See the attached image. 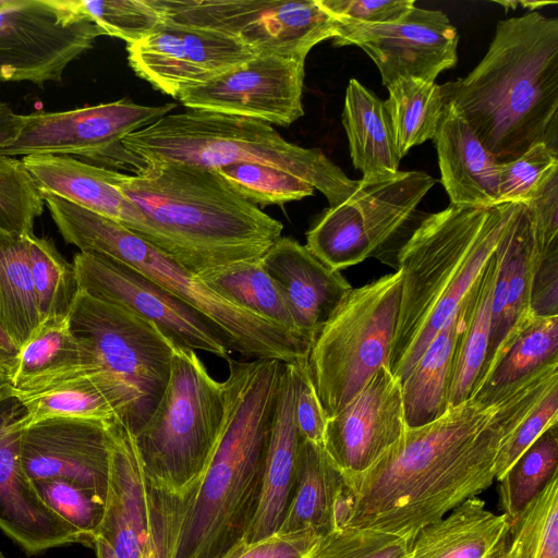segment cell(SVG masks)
<instances>
[{
  "mask_svg": "<svg viewBox=\"0 0 558 558\" xmlns=\"http://www.w3.org/2000/svg\"><path fill=\"white\" fill-rule=\"evenodd\" d=\"M301 436L294 417V386L290 363H283L265 457L255 514L244 539L278 532L290 500Z\"/></svg>",
  "mask_w": 558,
  "mask_h": 558,
  "instance_id": "d4e9b609",
  "label": "cell"
},
{
  "mask_svg": "<svg viewBox=\"0 0 558 558\" xmlns=\"http://www.w3.org/2000/svg\"><path fill=\"white\" fill-rule=\"evenodd\" d=\"M135 174L109 169L111 182L138 208L150 244L195 275L260 258L283 226L239 195L216 169L160 162Z\"/></svg>",
  "mask_w": 558,
  "mask_h": 558,
  "instance_id": "3957f363",
  "label": "cell"
},
{
  "mask_svg": "<svg viewBox=\"0 0 558 558\" xmlns=\"http://www.w3.org/2000/svg\"><path fill=\"white\" fill-rule=\"evenodd\" d=\"M505 239L509 267L506 302L500 322L490 336L487 357L477 385L515 336L535 317L531 311V289L542 255L537 248L527 207L524 203L519 204L506 230Z\"/></svg>",
  "mask_w": 558,
  "mask_h": 558,
  "instance_id": "f546056e",
  "label": "cell"
},
{
  "mask_svg": "<svg viewBox=\"0 0 558 558\" xmlns=\"http://www.w3.org/2000/svg\"><path fill=\"white\" fill-rule=\"evenodd\" d=\"M22 161L43 193L110 218L150 244L146 218L111 182L109 169L70 155L36 154L24 156Z\"/></svg>",
  "mask_w": 558,
  "mask_h": 558,
  "instance_id": "cb8c5ba5",
  "label": "cell"
},
{
  "mask_svg": "<svg viewBox=\"0 0 558 558\" xmlns=\"http://www.w3.org/2000/svg\"><path fill=\"white\" fill-rule=\"evenodd\" d=\"M14 368V356L0 348V374L10 378Z\"/></svg>",
  "mask_w": 558,
  "mask_h": 558,
  "instance_id": "680465c9",
  "label": "cell"
},
{
  "mask_svg": "<svg viewBox=\"0 0 558 558\" xmlns=\"http://www.w3.org/2000/svg\"><path fill=\"white\" fill-rule=\"evenodd\" d=\"M558 363V316L538 317L524 327L478 383L471 399L494 402L527 377Z\"/></svg>",
  "mask_w": 558,
  "mask_h": 558,
  "instance_id": "d590c367",
  "label": "cell"
},
{
  "mask_svg": "<svg viewBox=\"0 0 558 558\" xmlns=\"http://www.w3.org/2000/svg\"><path fill=\"white\" fill-rule=\"evenodd\" d=\"M175 108V104L145 106L123 98L66 111L23 114L17 136L0 148V155L54 154L101 161L125 136Z\"/></svg>",
  "mask_w": 558,
  "mask_h": 558,
  "instance_id": "9a60e30c",
  "label": "cell"
},
{
  "mask_svg": "<svg viewBox=\"0 0 558 558\" xmlns=\"http://www.w3.org/2000/svg\"><path fill=\"white\" fill-rule=\"evenodd\" d=\"M342 124L353 166L363 181L396 175L402 159L385 107V101L357 80H350L344 98Z\"/></svg>",
  "mask_w": 558,
  "mask_h": 558,
  "instance_id": "1f68e13d",
  "label": "cell"
},
{
  "mask_svg": "<svg viewBox=\"0 0 558 558\" xmlns=\"http://www.w3.org/2000/svg\"><path fill=\"white\" fill-rule=\"evenodd\" d=\"M509 529L505 514L492 512L485 500L471 497L422 527L411 542L409 558H495Z\"/></svg>",
  "mask_w": 558,
  "mask_h": 558,
  "instance_id": "83f0119b",
  "label": "cell"
},
{
  "mask_svg": "<svg viewBox=\"0 0 558 558\" xmlns=\"http://www.w3.org/2000/svg\"><path fill=\"white\" fill-rule=\"evenodd\" d=\"M74 8L95 23L104 35L135 44L161 23L150 0H72Z\"/></svg>",
  "mask_w": 558,
  "mask_h": 558,
  "instance_id": "ee69618b",
  "label": "cell"
},
{
  "mask_svg": "<svg viewBox=\"0 0 558 558\" xmlns=\"http://www.w3.org/2000/svg\"><path fill=\"white\" fill-rule=\"evenodd\" d=\"M558 384V363L494 402L470 399L432 423L407 427L364 473L344 481L336 527L354 526L413 541L417 532L495 481L505 439Z\"/></svg>",
  "mask_w": 558,
  "mask_h": 558,
  "instance_id": "6da1fadb",
  "label": "cell"
},
{
  "mask_svg": "<svg viewBox=\"0 0 558 558\" xmlns=\"http://www.w3.org/2000/svg\"><path fill=\"white\" fill-rule=\"evenodd\" d=\"M558 473V422L544 433L498 481L499 508L512 523Z\"/></svg>",
  "mask_w": 558,
  "mask_h": 558,
  "instance_id": "f35d334b",
  "label": "cell"
},
{
  "mask_svg": "<svg viewBox=\"0 0 558 558\" xmlns=\"http://www.w3.org/2000/svg\"><path fill=\"white\" fill-rule=\"evenodd\" d=\"M433 141L440 181L450 204L490 206L500 203L497 195L498 162L449 104H444Z\"/></svg>",
  "mask_w": 558,
  "mask_h": 558,
  "instance_id": "4316f807",
  "label": "cell"
},
{
  "mask_svg": "<svg viewBox=\"0 0 558 558\" xmlns=\"http://www.w3.org/2000/svg\"><path fill=\"white\" fill-rule=\"evenodd\" d=\"M198 278L233 304L304 338L280 289L265 271L259 258L218 266L202 272Z\"/></svg>",
  "mask_w": 558,
  "mask_h": 558,
  "instance_id": "8d00e7d4",
  "label": "cell"
},
{
  "mask_svg": "<svg viewBox=\"0 0 558 558\" xmlns=\"http://www.w3.org/2000/svg\"><path fill=\"white\" fill-rule=\"evenodd\" d=\"M102 31L72 0H4L0 5V81L61 83L66 66Z\"/></svg>",
  "mask_w": 558,
  "mask_h": 558,
  "instance_id": "4fadbf2b",
  "label": "cell"
},
{
  "mask_svg": "<svg viewBox=\"0 0 558 558\" xmlns=\"http://www.w3.org/2000/svg\"><path fill=\"white\" fill-rule=\"evenodd\" d=\"M13 392V391H12ZM23 404L21 427L53 417L121 420L134 433L135 399L102 369L70 378L31 393H15Z\"/></svg>",
  "mask_w": 558,
  "mask_h": 558,
  "instance_id": "484cf974",
  "label": "cell"
},
{
  "mask_svg": "<svg viewBox=\"0 0 558 558\" xmlns=\"http://www.w3.org/2000/svg\"><path fill=\"white\" fill-rule=\"evenodd\" d=\"M109 475L98 535L122 558H140L149 518L150 487L134 434L119 418L107 422Z\"/></svg>",
  "mask_w": 558,
  "mask_h": 558,
  "instance_id": "603a6c76",
  "label": "cell"
},
{
  "mask_svg": "<svg viewBox=\"0 0 558 558\" xmlns=\"http://www.w3.org/2000/svg\"><path fill=\"white\" fill-rule=\"evenodd\" d=\"M28 245L31 275L41 323L69 317L80 291L73 264L64 259L49 239L33 233L28 236Z\"/></svg>",
  "mask_w": 558,
  "mask_h": 558,
  "instance_id": "60d3db41",
  "label": "cell"
},
{
  "mask_svg": "<svg viewBox=\"0 0 558 558\" xmlns=\"http://www.w3.org/2000/svg\"><path fill=\"white\" fill-rule=\"evenodd\" d=\"M397 270L351 289L313 340L307 368L327 417L337 414L388 357L400 305Z\"/></svg>",
  "mask_w": 558,
  "mask_h": 558,
  "instance_id": "9c48e42d",
  "label": "cell"
},
{
  "mask_svg": "<svg viewBox=\"0 0 558 558\" xmlns=\"http://www.w3.org/2000/svg\"><path fill=\"white\" fill-rule=\"evenodd\" d=\"M195 487L181 496L150 488L147 536L140 558L175 557L181 530Z\"/></svg>",
  "mask_w": 558,
  "mask_h": 558,
  "instance_id": "7dc6e473",
  "label": "cell"
},
{
  "mask_svg": "<svg viewBox=\"0 0 558 558\" xmlns=\"http://www.w3.org/2000/svg\"><path fill=\"white\" fill-rule=\"evenodd\" d=\"M505 543H506V542H505ZM504 545H505V544H504ZM502 547H504V546H502ZM502 547H501V549L499 550V553L496 555V557H495V558H499L500 553H501V550H502Z\"/></svg>",
  "mask_w": 558,
  "mask_h": 558,
  "instance_id": "94428289",
  "label": "cell"
},
{
  "mask_svg": "<svg viewBox=\"0 0 558 558\" xmlns=\"http://www.w3.org/2000/svg\"><path fill=\"white\" fill-rule=\"evenodd\" d=\"M101 369L89 347L71 329L69 317L43 322L17 351L9 378L15 393H31Z\"/></svg>",
  "mask_w": 558,
  "mask_h": 558,
  "instance_id": "f1b7e54d",
  "label": "cell"
},
{
  "mask_svg": "<svg viewBox=\"0 0 558 558\" xmlns=\"http://www.w3.org/2000/svg\"><path fill=\"white\" fill-rule=\"evenodd\" d=\"M225 415L222 381L196 351L174 347L163 392L134 435L150 488L185 495L198 483Z\"/></svg>",
  "mask_w": 558,
  "mask_h": 558,
  "instance_id": "ba28073f",
  "label": "cell"
},
{
  "mask_svg": "<svg viewBox=\"0 0 558 558\" xmlns=\"http://www.w3.org/2000/svg\"><path fill=\"white\" fill-rule=\"evenodd\" d=\"M23 124V114L12 110L9 104L0 101V148L10 145Z\"/></svg>",
  "mask_w": 558,
  "mask_h": 558,
  "instance_id": "9f6ffc18",
  "label": "cell"
},
{
  "mask_svg": "<svg viewBox=\"0 0 558 558\" xmlns=\"http://www.w3.org/2000/svg\"><path fill=\"white\" fill-rule=\"evenodd\" d=\"M133 165L177 162L217 169L259 163L298 175L325 195L329 207L349 198V179L319 148L288 142L271 124L241 116L189 109L166 114L128 136L113 155Z\"/></svg>",
  "mask_w": 558,
  "mask_h": 558,
  "instance_id": "8992f818",
  "label": "cell"
},
{
  "mask_svg": "<svg viewBox=\"0 0 558 558\" xmlns=\"http://www.w3.org/2000/svg\"><path fill=\"white\" fill-rule=\"evenodd\" d=\"M28 236L0 231V348L14 357L41 325Z\"/></svg>",
  "mask_w": 558,
  "mask_h": 558,
  "instance_id": "836d02e7",
  "label": "cell"
},
{
  "mask_svg": "<svg viewBox=\"0 0 558 558\" xmlns=\"http://www.w3.org/2000/svg\"><path fill=\"white\" fill-rule=\"evenodd\" d=\"M162 22L236 38L255 54L306 58L341 23L318 0H150Z\"/></svg>",
  "mask_w": 558,
  "mask_h": 558,
  "instance_id": "30bf717a",
  "label": "cell"
},
{
  "mask_svg": "<svg viewBox=\"0 0 558 558\" xmlns=\"http://www.w3.org/2000/svg\"><path fill=\"white\" fill-rule=\"evenodd\" d=\"M524 204L542 257L558 251V168L544 179Z\"/></svg>",
  "mask_w": 558,
  "mask_h": 558,
  "instance_id": "816d5d0a",
  "label": "cell"
},
{
  "mask_svg": "<svg viewBox=\"0 0 558 558\" xmlns=\"http://www.w3.org/2000/svg\"><path fill=\"white\" fill-rule=\"evenodd\" d=\"M44 201L65 242L80 252L102 254L140 271L216 323L241 355L283 363L307 360L310 341L220 296L197 275L124 226L52 193H44Z\"/></svg>",
  "mask_w": 558,
  "mask_h": 558,
  "instance_id": "52a82bcc",
  "label": "cell"
},
{
  "mask_svg": "<svg viewBox=\"0 0 558 558\" xmlns=\"http://www.w3.org/2000/svg\"><path fill=\"white\" fill-rule=\"evenodd\" d=\"M32 482L43 501L78 532L81 544L93 547L104 517V499L95 492L65 480Z\"/></svg>",
  "mask_w": 558,
  "mask_h": 558,
  "instance_id": "f6af8a7d",
  "label": "cell"
},
{
  "mask_svg": "<svg viewBox=\"0 0 558 558\" xmlns=\"http://www.w3.org/2000/svg\"><path fill=\"white\" fill-rule=\"evenodd\" d=\"M259 262L280 289L299 332L313 343L351 284L289 236H280Z\"/></svg>",
  "mask_w": 558,
  "mask_h": 558,
  "instance_id": "7402d4cb",
  "label": "cell"
},
{
  "mask_svg": "<svg viewBox=\"0 0 558 558\" xmlns=\"http://www.w3.org/2000/svg\"><path fill=\"white\" fill-rule=\"evenodd\" d=\"M216 170L239 195L262 207L300 201L315 190L298 175L259 163H233Z\"/></svg>",
  "mask_w": 558,
  "mask_h": 558,
  "instance_id": "b9f144b4",
  "label": "cell"
},
{
  "mask_svg": "<svg viewBox=\"0 0 558 558\" xmlns=\"http://www.w3.org/2000/svg\"><path fill=\"white\" fill-rule=\"evenodd\" d=\"M97 558H122L116 549L100 535H97L93 543Z\"/></svg>",
  "mask_w": 558,
  "mask_h": 558,
  "instance_id": "6f0895ef",
  "label": "cell"
},
{
  "mask_svg": "<svg viewBox=\"0 0 558 558\" xmlns=\"http://www.w3.org/2000/svg\"><path fill=\"white\" fill-rule=\"evenodd\" d=\"M4 2V0H0V5Z\"/></svg>",
  "mask_w": 558,
  "mask_h": 558,
  "instance_id": "be15d7a7",
  "label": "cell"
},
{
  "mask_svg": "<svg viewBox=\"0 0 558 558\" xmlns=\"http://www.w3.org/2000/svg\"><path fill=\"white\" fill-rule=\"evenodd\" d=\"M558 422V384L550 387L534 409L501 445L495 462V480L499 481L544 433Z\"/></svg>",
  "mask_w": 558,
  "mask_h": 558,
  "instance_id": "681fc988",
  "label": "cell"
},
{
  "mask_svg": "<svg viewBox=\"0 0 558 558\" xmlns=\"http://www.w3.org/2000/svg\"><path fill=\"white\" fill-rule=\"evenodd\" d=\"M322 535L313 530L242 538L217 558H306Z\"/></svg>",
  "mask_w": 558,
  "mask_h": 558,
  "instance_id": "f5cc1de1",
  "label": "cell"
},
{
  "mask_svg": "<svg viewBox=\"0 0 558 558\" xmlns=\"http://www.w3.org/2000/svg\"><path fill=\"white\" fill-rule=\"evenodd\" d=\"M410 545L398 535L339 526L322 535L306 558H409Z\"/></svg>",
  "mask_w": 558,
  "mask_h": 558,
  "instance_id": "bcb514c9",
  "label": "cell"
},
{
  "mask_svg": "<svg viewBox=\"0 0 558 558\" xmlns=\"http://www.w3.org/2000/svg\"><path fill=\"white\" fill-rule=\"evenodd\" d=\"M556 168L558 153L545 144H536L518 158L497 163L499 202L525 203Z\"/></svg>",
  "mask_w": 558,
  "mask_h": 558,
  "instance_id": "c3c4849f",
  "label": "cell"
},
{
  "mask_svg": "<svg viewBox=\"0 0 558 558\" xmlns=\"http://www.w3.org/2000/svg\"><path fill=\"white\" fill-rule=\"evenodd\" d=\"M344 478L324 447L301 438L294 483L278 532L336 529V508Z\"/></svg>",
  "mask_w": 558,
  "mask_h": 558,
  "instance_id": "4dcf8cb0",
  "label": "cell"
},
{
  "mask_svg": "<svg viewBox=\"0 0 558 558\" xmlns=\"http://www.w3.org/2000/svg\"><path fill=\"white\" fill-rule=\"evenodd\" d=\"M23 412L9 386L0 397V529L28 555L81 544L78 532L43 501L23 471Z\"/></svg>",
  "mask_w": 558,
  "mask_h": 558,
  "instance_id": "d6986e66",
  "label": "cell"
},
{
  "mask_svg": "<svg viewBox=\"0 0 558 558\" xmlns=\"http://www.w3.org/2000/svg\"><path fill=\"white\" fill-rule=\"evenodd\" d=\"M531 311L538 317L558 316V251L539 260L532 281Z\"/></svg>",
  "mask_w": 558,
  "mask_h": 558,
  "instance_id": "11a10c76",
  "label": "cell"
},
{
  "mask_svg": "<svg viewBox=\"0 0 558 558\" xmlns=\"http://www.w3.org/2000/svg\"><path fill=\"white\" fill-rule=\"evenodd\" d=\"M387 89L385 107L402 158L412 147L434 138L444 100L438 84L411 76L398 78Z\"/></svg>",
  "mask_w": 558,
  "mask_h": 558,
  "instance_id": "74e56055",
  "label": "cell"
},
{
  "mask_svg": "<svg viewBox=\"0 0 558 558\" xmlns=\"http://www.w3.org/2000/svg\"><path fill=\"white\" fill-rule=\"evenodd\" d=\"M407 428L401 383L381 366L337 414L327 418L324 448L344 481L367 471Z\"/></svg>",
  "mask_w": 558,
  "mask_h": 558,
  "instance_id": "ffe728a7",
  "label": "cell"
},
{
  "mask_svg": "<svg viewBox=\"0 0 558 558\" xmlns=\"http://www.w3.org/2000/svg\"><path fill=\"white\" fill-rule=\"evenodd\" d=\"M107 422L53 417L25 427L20 444L24 473L31 481L73 482L105 501L110 458Z\"/></svg>",
  "mask_w": 558,
  "mask_h": 558,
  "instance_id": "44dd1931",
  "label": "cell"
},
{
  "mask_svg": "<svg viewBox=\"0 0 558 558\" xmlns=\"http://www.w3.org/2000/svg\"><path fill=\"white\" fill-rule=\"evenodd\" d=\"M306 58L256 54L179 96L189 109L241 116L288 126L304 114Z\"/></svg>",
  "mask_w": 558,
  "mask_h": 558,
  "instance_id": "e0dca14e",
  "label": "cell"
},
{
  "mask_svg": "<svg viewBox=\"0 0 558 558\" xmlns=\"http://www.w3.org/2000/svg\"><path fill=\"white\" fill-rule=\"evenodd\" d=\"M69 322L73 332L93 351L99 367L134 397L135 435L163 392L175 345L155 324L81 290Z\"/></svg>",
  "mask_w": 558,
  "mask_h": 558,
  "instance_id": "8fae6325",
  "label": "cell"
},
{
  "mask_svg": "<svg viewBox=\"0 0 558 558\" xmlns=\"http://www.w3.org/2000/svg\"><path fill=\"white\" fill-rule=\"evenodd\" d=\"M439 86L498 163L536 144L558 153V19L530 12L500 21L478 64Z\"/></svg>",
  "mask_w": 558,
  "mask_h": 558,
  "instance_id": "7a4b0ae2",
  "label": "cell"
},
{
  "mask_svg": "<svg viewBox=\"0 0 558 558\" xmlns=\"http://www.w3.org/2000/svg\"><path fill=\"white\" fill-rule=\"evenodd\" d=\"M126 50L138 77L177 99L256 56L234 37L169 22Z\"/></svg>",
  "mask_w": 558,
  "mask_h": 558,
  "instance_id": "ac0fdd59",
  "label": "cell"
},
{
  "mask_svg": "<svg viewBox=\"0 0 558 558\" xmlns=\"http://www.w3.org/2000/svg\"><path fill=\"white\" fill-rule=\"evenodd\" d=\"M10 386L9 378L2 374H0V397L4 393V391Z\"/></svg>",
  "mask_w": 558,
  "mask_h": 558,
  "instance_id": "91938a15",
  "label": "cell"
},
{
  "mask_svg": "<svg viewBox=\"0 0 558 558\" xmlns=\"http://www.w3.org/2000/svg\"><path fill=\"white\" fill-rule=\"evenodd\" d=\"M498 266L499 255L496 247L461 305V323L450 373L448 409L471 399L484 367Z\"/></svg>",
  "mask_w": 558,
  "mask_h": 558,
  "instance_id": "d6a6232c",
  "label": "cell"
},
{
  "mask_svg": "<svg viewBox=\"0 0 558 558\" xmlns=\"http://www.w3.org/2000/svg\"><path fill=\"white\" fill-rule=\"evenodd\" d=\"M0 558H5V557L0 553Z\"/></svg>",
  "mask_w": 558,
  "mask_h": 558,
  "instance_id": "6125c7cd",
  "label": "cell"
},
{
  "mask_svg": "<svg viewBox=\"0 0 558 558\" xmlns=\"http://www.w3.org/2000/svg\"><path fill=\"white\" fill-rule=\"evenodd\" d=\"M294 386V417L302 439L324 447L327 415L311 379L307 360L290 363Z\"/></svg>",
  "mask_w": 558,
  "mask_h": 558,
  "instance_id": "f907efd6",
  "label": "cell"
},
{
  "mask_svg": "<svg viewBox=\"0 0 558 558\" xmlns=\"http://www.w3.org/2000/svg\"><path fill=\"white\" fill-rule=\"evenodd\" d=\"M340 23L333 45L363 49L386 87L405 76L435 82L440 72L457 64L459 36L442 11L414 5L396 23Z\"/></svg>",
  "mask_w": 558,
  "mask_h": 558,
  "instance_id": "2e32d148",
  "label": "cell"
},
{
  "mask_svg": "<svg viewBox=\"0 0 558 558\" xmlns=\"http://www.w3.org/2000/svg\"><path fill=\"white\" fill-rule=\"evenodd\" d=\"M519 203L450 204L427 215L402 245L399 314L388 357L400 383L461 307Z\"/></svg>",
  "mask_w": 558,
  "mask_h": 558,
  "instance_id": "5b68a950",
  "label": "cell"
},
{
  "mask_svg": "<svg viewBox=\"0 0 558 558\" xmlns=\"http://www.w3.org/2000/svg\"><path fill=\"white\" fill-rule=\"evenodd\" d=\"M225 415L174 558H217L244 538L258 504L283 362L229 360Z\"/></svg>",
  "mask_w": 558,
  "mask_h": 558,
  "instance_id": "277c9868",
  "label": "cell"
},
{
  "mask_svg": "<svg viewBox=\"0 0 558 558\" xmlns=\"http://www.w3.org/2000/svg\"><path fill=\"white\" fill-rule=\"evenodd\" d=\"M461 323V307L441 328L401 383L407 427H418L448 410L453 351Z\"/></svg>",
  "mask_w": 558,
  "mask_h": 558,
  "instance_id": "e575fe53",
  "label": "cell"
},
{
  "mask_svg": "<svg viewBox=\"0 0 558 558\" xmlns=\"http://www.w3.org/2000/svg\"><path fill=\"white\" fill-rule=\"evenodd\" d=\"M435 184L422 171H399L385 180L363 181L343 203L328 207L306 232L308 251L340 271L384 245L412 216Z\"/></svg>",
  "mask_w": 558,
  "mask_h": 558,
  "instance_id": "7c38bea8",
  "label": "cell"
},
{
  "mask_svg": "<svg viewBox=\"0 0 558 558\" xmlns=\"http://www.w3.org/2000/svg\"><path fill=\"white\" fill-rule=\"evenodd\" d=\"M339 22L386 24L401 21L415 5L414 0H318Z\"/></svg>",
  "mask_w": 558,
  "mask_h": 558,
  "instance_id": "db71d44e",
  "label": "cell"
},
{
  "mask_svg": "<svg viewBox=\"0 0 558 558\" xmlns=\"http://www.w3.org/2000/svg\"><path fill=\"white\" fill-rule=\"evenodd\" d=\"M73 267L81 291L155 324L174 345L227 361L236 352L216 323L132 267L90 252L75 254Z\"/></svg>",
  "mask_w": 558,
  "mask_h": 558,
  "instance_id": "5bb4252c",
  "label": "cell"
},
{
  "mask_svg": "<svg viewBox=\"0 0 558 558\" xmlns=\"http://www.w3.org/2000/svg\"><path fill=\"white\" fill-rule=\"evenodd\" d=\"M45 201L22 159L0 155V231L34 233Z\"/></svg>",
  "mask_w": 558,
  "mask_h": 558,
  "instance_id": "7bdbcfd3",
  "label": "cell"
},
{
  "mask_svg": "<svg viewBox=\"0 0 558 558\" xmlns=\"http://www.w3.org/2000/svg\"><path fill=\"white\" fill-rule=\"evenodd\" d=\"M499 558H558V473L510 523Z\"/></svg>",
  "mask_w": 558,
  "mask_h": 558,
  "instance_id": "ab89813d",
  "label": "cell"
}]
</instances>
